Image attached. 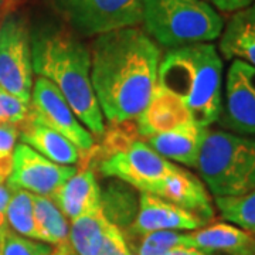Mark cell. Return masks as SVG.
<instances>
[{
    "instance_id": "1",
    "label": "cell",
    "mask_w": 255,
    "mask_h": 255,
    "mask_svg": "<svg viewBox=\"0 0 255 255\" xmlns=\"http://www.w3.org/2000/svg\"><path fill=\"white\" fill-rule=\"evenodd\" d=\"M91 82L104 119L111 125L133 122L157 84L160 47L145 30L127 27L95 37Z\"/></svg>"
},
{
    "instance_id": "2",
    "label": "cell",
    "mask_w": 255,
    "mask_h": 255,
    "mask_svg": "<svg viewBox=\"0 0 255 255\" xmlns=\"http://www.w3.org/2000/svg\"><path fill=\"white\" fill-rule=\"evenodd\" d=\"M33 71L61 92L77 118L92 135L102 136L105 119L91 82V53L78 34L64 26L31 33Z\"/></svg>"
},
{
    "instance_id": "3",
    "label": "cell",
    "mask_w": 255,
    "mask_h": 255,
    "mask_svg": "<svg viewBox=\"0 0 255 255\" xmlns=\"http://www.w3.org/2000/svg\"><path fill=\"white\" fill-rule=\"evenodd\" d=\"M224 65L211 43L166 50L157 71V87L172 94L201 128L217 122L223 108Z\"/></svg>"
},
{
    "instance_id": "4",
    "label": "cell",
    "mask_w": 255,
    "mask_h": 255,
    "mask_svg": "<svg viewBox=\"0 0 255 255\" xmlns=\"http://www.w3.org/2000/svg\"><path fill=\"white\" fill-rule=\"evenodd\" d=\"M196 169L216 199L255 190V139L206 129Z\"/></svg>"
},
{
    "instance_id": "5",
    "label": "cell",
    "mask_w": 255,
    "mask_h": 255,
    "mask_svg": "<svg viewBox=\"0 0 255 255\" xmlns=\"http://www.w3.org/2000/svg\"><path fill=\"white\" fill-rule=\"evenodd\" d=\"M142 24L157 46L170 50L217 40L224 20L203 0H142Z\"/></svg>"
},
{
    "instance_id": "6",
    "label": "cell",
    "mask_w": 255,
    "mask_h": 255,
    "mask_svg": "<svg viewBox=\"0 0 255 255\" xmlns=\"http://www.w3.org/2000/svg\"><path fill=\"white\" fill-rule=\"evenodd\" d=\"M50 3L80 37H98L142 23V0H50Z\"/></svg>"
},
{
    "instance_id": "7",
    "label": "cell",
    "mask_w": 255,
    "mask_h": 255,
    "mask_svg": "<svg viewBox=\"0 0 255 255\" xmlns=\"http://www.w3.org/2000/svg\"><path fill=\"white\" fill-rule=\"evenodd\" d=\"M174 166L176 163L157 155L143 139L135 137L118 149L102 153L98 167L104 176L127 183L139 193L155 194Z\"/></svg>"
},
{
    "instance_id": "8",
    "label": "cell",
    "mask_w": 255,
    "mask_h": 255,
    "mask_svg": "<svg viewBox=\"0 0 255 255\" xmlns=\"http://www.w3.org/2000/svg\"><path fill=\"white\" fill-rule=\"evenodd\" d=\"M33 82L31 33L26 18L13 13L0 21V87L28 104Z\"/></svg>"
},
{
    "instance_id": "9",
    "label": "cell",
    "mask_w": 255,
    "mask_h": 255,
    "mask_svg": "<svg viewBox=\"0 0 255 255\" xmlns=\"http://www.w3.org/2000/svg\"><path fill=\"white\" fill-rule=\"evenodd\" d=\"M28 117L67 137L82 153H90L95 146L92 133L77 118L61 92L43 77L33 82Z\"/></svg>"
},
{
    "instance_id": "10",
    "label": "cell",
    "mask_w": 255,
    "mask_h": 255,
    "mask_svg": "<svg viewBox=\"0 0 255 255\" xmlns=\"http://www.w3.org/2000/svg\"><path fill=\"white\" fill-rule=\"evenodd\" d=\"M75 172L77 166L54 163L20 142L14 147L13 169L6 184L10 189H20L51 199Z\"/></svg>"
},
{
    "instance_id": "11",
    "label": "cell",
    "mask_w": 255,
    "mask_h": 255,
    "mask_svg": "<svg viewBox=\"0 0 255 255\" xmlns=\"http://www.w3.org/2000/svg\"><path fill=\"white\" fill-rule=\"evenodd\" d=\"M219 121L228 132L255 135V67L233 60L224 85L223 108Z\"/></svg>"
},
{
    "instance_id": "12",
    "label": "cell",
    "mask_w": 255,
    "mask_h": 255,
    "mask_svg": "<svg viewBox=\"0 0 255 255\" xmlns=\"http://www.w3.org/2000/svg\"><path fill=\"white\" fill-rule=\"evenodd\" d=\"M207 226L197 216L150 193H140L139 210L127 231L142 237L155 231H194Z\"/></svg>"
},
{
    "instance_id": "13",
    "label": "cell",
    "mask_w": 255,
    "mask_h": 255,
    "mask_svg": "<svg viewBox=\"0 0 255 255\" xmlns=\"http://www.w3.org/2000/svg\"><path fill=\"white\" fill-rule=\"evenodd\" d=\"M155 196L197 216L206 224L214 219V209L206 184L179 164L164 176Z\"/></svg>"
},
{
    "instance_id": "14",
    "label": "cell",
    "mask_w": 255,
    "mask_h": 255,
    "mask_svg": "<svg viewBox=\"0 0 255 255\" xmlns=\"http://www.w3.org/2000/svg\"><path fill=\"white\" fill-rule=\"evenodd\" d=\"M68 221L80 219L101 210V186L91 167H85L71 176L51 197Z\"/></svg>"
},
{
    "instance_id": "15",
    "label": "cell",
    "mask_w": 255,
    "mask_h": 255,
    "mask_svg": "<svg viewBox=\"0 0 255 255\" xmlns=\"http://www.w3.org/2000/svg\"><path fill=\"white\" fill-rule=\"evenodd\" d=\"M189 247L206 254L255 255V236L231 223L217 221L189 231Z\"/></svg>"
},
{
    "instance_id": "16",
    "label": "cell",
    "mask_w": 255,
    "mask_h": 255,
    "mask_svg": "<svg viewBox=\"0 0 255 255\" xmlns=\"http://www.w3.org/2000/svg\"><path fill=\"white\" fill-rule=\"evenodd\" d=\"M135 122L137 133L143 139L150 135L172 130L194 121L180 101L156 85L146 108Z\"/></svg>"
},
{
    "instance_id": "17",
    "label": "cell",
    "mask_w": 255,
    "mask_h": 255,
    "mask_svg": "<svg viewBox=\"0 0 255 255\" xmlns=\"http://www.w3.org/2000/svg\"><path fill=\"white\" fill-rule=\"evenodd\" d=\"M206 129L207 128H201L196 122H190L163 133L146 136L143 140L166 160L187 167H196Z\"/></svg>"
},
{
    "instance_id": "18",
    "label": "cell",
    "mask_w": 255,
    "mask_h": 255,
    "mask_svg": "<svg viewBox=\"0 0 255 255\" xmlns=\"http://www.w3.org/2000/svg\"><path fill=\"white\" fill-rule=\"evenodd\" d=\"M219 38L220 55L255 67V1L233 13Z\"/></svg>"
},
{
    "instance_id": "19",
    "label": "cell",
    "mask_w": 255,
    "mask_h": 255,
    "mask_svg": "<svg viewBox=\"0 0 255 255\" xmlns=\"http://www.w3.org/2000/svg\"><path fill=\"white\" fill-rule=\"evenodd\" d=\"M20 140L48 160L65 166H75L80 162L81 152L63 135L28 117L20 125Z\"/></svg>"
},
{
    "instance_id": "20",
    "label": "cell",
    "mask_w": 255,
    "mask_h": 255,
    "mask_svg": "<svg viewBox=\"0 0 255 255\" xmlns=\"http://www.w3.org/2000/svg\"><path fill=\"white\" fill-rule=\"evenodd\" d=\"M137 190L127 183L114 179L105 189L101 187V210L104 217L122 233L130 227L139 210Z\"/></svg>"
},
{
    "instance_id": "21",
    "label": "cell",
    "mask_w": 255,
    "mask_h": 255,
    "mask_svg": "<svg viewBox=\"0 0 255 255\" xmlns=\"http://www.w3.org/2000/svg\"><path fill=\"white\" fill-rule=\"evenodd\" d=\"M34 220L37 241L46 243L53 248L68 246L70 223L50 197L34 194Z\"/></svg>"
},
{
    "instance_id": "22",
    "label": "cell",
    "mask_w": 255,
    "mask_h": 255,
    "mask_svg": "<svg viewBox=\"0 0 255 255\" xmlns=\"http://www.w3.org/2000/svg\"><path fill=\"white\" fill-rule=\"evenodd\" d=\"M110 221L102 211L74 220L68 231V246L71 255H98L104 244Z\"/></svg>"
},
{
    "instance_id": "23",
    "label": "cell",
    "mask_w": 255,
    "mask_h": 255,
    "mask_svg": "<svg viewBox=\"0 0 255 255\" xmlns=\"http://www.w3.org/2000/svg\"><path fill=\"white\" fill-rule=\"evenodd\" d=\"M7 204V223L11 231L20 236L37 240L36 220H34V194L20 189H10Z\"/></svg>"
},
{
    "instance_id": "24",
    "label": "cell",
    "mask_w": 255,
    "mask_h": 255,
    "mask_svg": "<svg viewBox=\"0 0 255 255\" xmlns=\"http://www.w3.org/2000/svg\"><path fill=\"white\" fill-rule=\"evenodd\" d=\"M216 206L227 223L255 236V190L237 197H217Z\"/></svg>"
},
{
    "instance_id": "25",
    "label": "cell",
    "mask_w": 255,
    "mask_h": 255,
    "mask_svg": "<svg viewBox=\"0 0 255 255\" xmlns=\"http://www.w3.org/2000/svg\"><path fill=\"white\" fill-rule=\"evenodd\" d=\"M137 238L133 255H163L176 247H189L187 233L183 231H155Z\"/></svg>"
},
{
    "instance_id": "26",
    "label": "cell",
    "mask_w": 255,
    "mask_h": 255,
    "mask_svg": "<svg viewBox=\"0 0 255 255\" xmlns=\"http://www.w3.org/2000/svg\"><path fill=\"white\" fill-rule=\"evenodd\" d=\"M1 255H53V247L11 231L0 244Z\"/></svg>"
},
{
    "instance_id": "27",
    "label": "cell",
    "mask_w": 255,
    "mask_h": 255,
    "mask_svg": "<svg viewBox=\"0 0 255 255\" xmlns=\"http://www.w3.org/2000/svg\"><path fill=\"white\" fill-rule=\"evenodd\" d=\"M20 129L14 124H0V184H4L13 169V153Z\"/></svg>"
},
{
    "instance_id": "28",
    "label": "cell",
    "mask_w": 255,
    "mask_h": 255,
    "mask_svg": "<svg viewBox=\"0 0 255 255\" xmlns=\"http://www.w3.org/2000/svg\"><path fill=\"white\" fill-rule=\"evenodd\" d=\"M28 104L0 87V124L20 125L27 118Z\"/></svg>"
},
{
    "instance_id": "29",
    "label": "cell",
    "mask_w": 255,
    "mask_h": 255,
    "mask_svg": "<svg viewBox=\"0 0 255 255\" xmlns=\"http://www.w3.org/2000/svg\"><path fill=\"white\" fill-rule=\"evenodd\" d=\"M98 255H133L132 250L128 246L127 237L124 233L110 223V227L107 230L104 244L101 247Z\"/></svg>"
},
{
    "instance_id": "30",
    "label": "cell",
    "mask_w": 255,
    "mask_h": 255,
    "mask_svg": "<svg viewBox=\"0 0 255 255\" xmlns=\"http://www.w3.org/2000/svg\"><path fill=\"white\" fill-rule=\"evenodd\" d=\"M11 190L7 184H0V244L10 231L9 223H7V204L10 200Z\"/></svg>"
},
{
    "instance_id": "31",
    "label": "cell",
    "mask_w": 255,
    "mask_h": 255,
    "mask_svg": "<svg viewBox=\"0 0 255 255\" xmlns=\"http://www.w3.org/2000/svg\"><path fill=\"white\" fill-rule=\"evenodd\" d=\"M206 3H209L211 7L223 11V13H234L237 10H241L247 7L248 4H251L255 0H203Z\"/></svg>"
},
{
    "instance_id": "32",
    "label": "cell",
    "mask_w": 255,
    "mask_h": 255,
    "mask_svg": "<svg viewBox=\"0 0 255 255\" xmlns=\"http://www.w3.org/2000/svg\"><path fill=\"white\" fill-rule=\"evenodd\" d=\"M23 0H0V21L9 14L14 13V9Z\"/></svg>"
},
{
    "instance_id": "33",
    "label": "cell",
    "mask_w": 255,
    "mask_h": 255,
    "mask_svg": "<svg viewBox=\"0 0 255 255\" xmlns=\"http://www.w3.org/2000/svg\"><path fill=\"white\" fill-rule=\"evenodd\" d=\"M163 255H209L206 253H203L200 250H196V248H191V247H176L173 250L167 251Z\"/></svg>"
},
{
    "instance_id": "34",
    "label": "cell",
    "mask_w": 255,
    "mask_h": 255,
    "mask_svg": "<svg viewBox=\"0 0 255 255\" xmlns=\"http://www.w3.org/2000/svg\"><path fill=\"white\" fill-rule=\"evenodd\" d=\"M0 255H1V253H0Z\"/></svg>"
}]
</instances>
